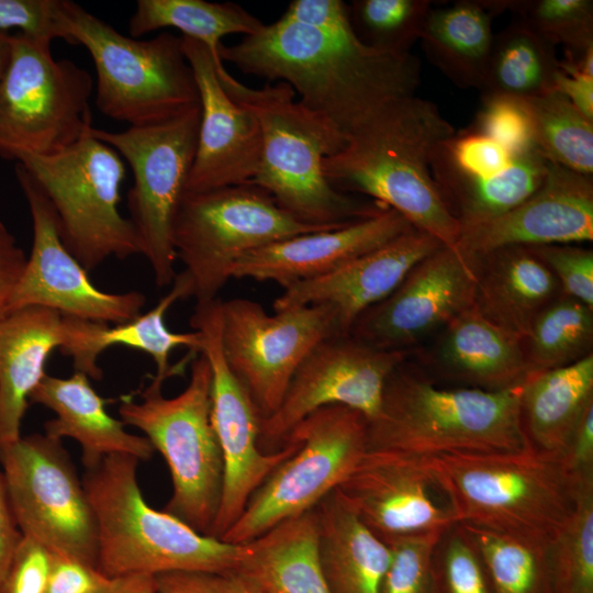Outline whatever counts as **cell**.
Listing matches in <instances>:
<instances>
[{"label":"cell","mask_w":593,"mask_h":593,"mask_svg":"<svg viewBox=\"0 0 593 593\" xmlns=\"http://www.w3.org/2000/svg\"><path fill=\"white\" fill-rule=\"evenodd\" d=\"M429 0H355L348 5L357 37L366 45L391 53H410L419 40Z\"/></svg>","instance_id":"b9f144b4"},{"label":"cell","mask_w":593,"mask_h":593,"mask_svg":"<svg viewBox=\"0 0 593 593\" xmlns=\"http://www.w3.org/2000/svg\"><path fill=\"white\" fill-rule=\"evenodd\" d=\"M494 14L512 10L532 31L549 44L562 45L577 55L593 48L591 0L483 1Z\"/></svg>","instance_id":"60d3db41"},{"label":"cell","mask_w":593,"mask_h":593,"mask_svg":"<svg viewBox=\"0 0 593 593\" xmlns=\"http://www.w3.org/2000/svg\"><path fill=\"white\" fill-rule=\"evenodd\" d=\"M10 33L0 32V80L3 76L10 58Z\"/></svg>","instance_id":"94428289"},{"label":"cell","mask_w":593,"mask_h":593,"mask_svg":"<svg viewBox=\"0 0 593 593\" xmlns=\"http://www.w3.org/2000/svg\"><path fill=\"white\" fill-rule=\"evenodd\" d=\"M559 59L556 48L517 20L494 35L484 94L533 98L552 91Z\"/></svg>","instance_id":"d590c367"},{"label":"cell","mask_w":593,"mask_h":593,"mask_svg":"<svg viewBox=\"0 0 593 593\" xmlns=\"http://www.w3.org/2000/svg\"><path fill=\"white\" fill-rule=\"evenodd\" d=\"M552 91L570 101L583 115L593 121V75L572 60H559Z\"/></svg>","instance_id":"db71d44e"},{"label":"cell","mask_w":593,"mask_h":593,"mask_svg":"<svg viewBox=\"0 0 593 593\" xmlns=\"http://www.w3.org/2000/svg\"><path fill=\"white\" fill-rule=\"evenodd\" d=\"M221 304L219 298L198 302L190 317V326L201 334L198 354L208 359L212 371L211 419L223 460L222 494L211 533L217 539L238 521L268 475L300 446L288 439L272 454L260 449V415L223 357Z\"/></svg>","instance_id":"2e32d148"},{"label":"cell","mask_w":593,"mask_h":593,"mask_svg":"<svg viewBox=\"0 0 593 593\" xmlns=\"http://www.w3.org/2000/svg\"><path fill=\"white\" fill-rule=\"evenodd\" d=\"M171 284L170 290L149 311L114 326L65 316L68 339L60 350L71 358L75 371L100 380L102 370L98 366V357L109 347L121 345L150 356L157 367L154 378L164 382L175 373L169 367L172 350L184 346L198 354L201 345L198 331L176 333L166 325L168 310L177 301L192 298L190 281L182 271L177 273Z\"/></svg>","instance_id":"83f0119b"},{"label":"cell","mask_w":593,"mask_h":593,"mask_svg":"<svg viewBox=\"0 0 593 593\" xmlns=\"http://www.w3.org/2000/svg\"><path fill=\"white\" fill-rule=\"evenodd\" d=\"M432 362L447 378L486 391L515 388L528 376L521 340L489 322L474 306L440 331Z\"/></svg>","instance_id":"f1b7e54d"},{"label":"cell","mask_w":593,"mask_h":593,"mask_svg":"<svg viewBox=\"0 0 593 593\" xmlns=\"http://www.w3.org/2000/svg\"><path fill=\"white\" fill-rule=\"evenodd\" d=\"M14 160L45 194L63 244L88 272L110 257L141 254L134 227L119 208L124 160L90 130L59 153H22Z\"/></svg>","instance_id":"9c48e42d"},{"label":"cell","mask_w":593,"mask_h":593,"mask_svg":"<svg viewBox=\"0 0 593 593\" xmlns=\"http://www.w3.org/2000/svg\"><path fill=\"white\" fill-rule=\"evenodd\" d=\"M15 177L32 217L33 243L4 313L42 306L63 316L115 325L141 314L146 295L138 291L111 293L96 287L88 271L63 244L45 194L19 163Z\"/></svg>","instance_id":"ac0fdd59"},{"label":"cell","mask_w":593,"mask_h":593,"mask_svg":"<svg viewBox=\"0 0 593 593\" xmlns=\"http://www.w3.org/2000/svg\"><path fill=\"white\" fill-rule=\"evenodd\" d=\"M27 257L14 235L0 221V316L23 272Z\"/></svg>","instance_id":"11a10c76"},{"label":"cell","mask_w":593,"mask_h":593,"mask_svg":"<svg viewBox=\"0 0 593 593\" xmlns=\"http://www.w3.org/2000/svg\"><path fill=\"white\" fill-rule=\"evenodd\" d=\"M412 354L374 349L349 334L322 339L296 368L276 412L260 421V449H281L302 419L325 406H348L372 418L389 376Z\"/></svg>","instance_id":"e0dca14e"},{"label":"cell","mask_w":593,"mask_h":593,"mask_svg":"<svg viewBox=\"0 0 593 593\" xmlns=\"http://www.w3.org/2000/svg\"><path fill=\"white\" fill-rule=\"evenodd\" d=\"M548 160L538 152L515 156L486 179L433 177L461 228L500 216L528 199L542 183Z\"/></svg>","instance_id":"e575fe53"},{"label":"cell","mask_w":593,"mask_h":593,"mask_svg":"<svg viewBox=\"0 0 593 593\" xmlns=\"http://www.w3.org/2000/svg\"><path fill=\"white\" fill-rule=\"evenodd\" d=\"M552 593H593V481L577 485L572 511L548 545Z\"/></svg>","instance_id":"ab89813d"},{"label":"cell","mask_w":593,"mask_h":593,"mask_svg":"<svg viewBox=\"0 0 593 593\" xmlns=\"http://www.w3.org/2000/svg\"><path fill=\"white\" fill-rule=\"evenodd\" d=\"M119 578L65 553L54 552L46 593H108Z\"/></svg>","instance_id":"f907efd6"},{"label":"cell","mask_w":593,"mask_h":593,"mask_svg":"<svg viewBox=\"0 0 593 593\" xmlns=\"http://www.w3.org/2000/svg\"><path fill=\"white\" fill-rule=\"evenodd\" d=\"M473 131L501 144L513 157L538 152L533 121L525 99L484 94Z\"/></svg>","instance_id":"bcb514c9"},{"label":"cell","mask_w":593,"mask_h":593,"mask_svg":"<svg viewBox=\"0 0 593 593\" xmlns=\"http://www.w3.org/2000/svg\"><path fill=\"white\" fill-rule=\"evenodd\" d=\"M414 227L385 209L368 219L286 238L250 251L231 270L232 278L272 281L287 289L326 276Z\"/></svg>","instance_id":"603a6c76"},{"label":"cell","mask_w":593,"mask_h":593,"mask_svg":"<svg viewBox=\"0 0 593 593\" xmlns=\"http://www.w3.org/2000/svg\"><path fill=\"white\" fill-rule=\"evenodd\" d=\"M455 132L435 103L414 96L350 135L342 150L324 159L323 171L338 191L377 201L457 248L461 225L430 172L435 148Z\"/></svg>","instance_id":"7a4b0ae2"},{"label":"cell","mask_w":593,"mask_h":593,"mask_svg":"<svg viewBox=\"0 0 593 593\" xmlns=\"http://www.w3.org/2000/svg\"><path fill=\"white\" fill-rule=\"evenodd\" d=\"M181 38L200 99L197 150L186 191L250 183L261 157L259 124L226 92L208 48L195 40Z\"/></svg>","instance_id":"44dd1931"},{"label":"cell","mask_w":593,"mask_h":593,"mask_svg":"<svg viewBox=\"0 0 593 593\" xmlns=\"http://www.w3.org/2000/svg\"><path fill=\"white\" fill-rule=\"evenodd\" d=\"M22 536L0 470V589Z\"/></svg>","instance_id":"6f0895ef"},{"label":"cell","mask_w":593,"mask_h":593,"mask_svg":"<svg viewBox=\"0 0 593 593\" xmlns=\"http://www.w3.org/2000/svg\"><path fill=\"white\" fill-rule=\"evenodd\" d=\"M138 461L110 455L86 468L81 479L97 525V568L109 578L235 572L245 545L203 535L149 506L137 480Z\"/></svg>","instance_id":"5b68a950"},{"label":"cell","mask_w":593,"mask_h":593,"mask_svg":"<svg viewBox=\"0 0 593 593\" xmlns=\"http://www.w3.org/2000/svg\"><path fill=\"white\" fill-rule=\"evenodd\" d=\"M29 402L54 412L55 417L44 424V434L60 440L65 437L76 440L85 468L110 455H128L138 460H148L154 455L145 436L128 433L121 419L107 412V401L82 372L75 371L67 378L46 374Z\"/></svg>","instance_id":"4316f807"},{"label":"cell","mask_w":593,"mask_h":593,"mask_svg":"<svg viewBox=\"0 0 593 593\" xmlns=\"http://www.w3.org/2000/svg\"><path fill=\"white\" fill-rule=\"evenodd\" d=\"M441 246L433 236L413 228L326 276L283 289L273 301V311L328 304L342 333L349 334L363 311L388 296L417 262Z\"/></svg>","instance_id":"cb8c5ba5"},{"label":"cell","mask_w":593,"mask_h":593,"mask_svg":"<svg viewBox=\"0 0 593 593\" xmlns=\"http://www.w3.org/2000/svg\"><path fill=\"white\" fill-rule=\"evenodd\" d=\"M235 574L261 593H329L318 556L315 508L245 542Z\"/></svg>","instance_id":"4dcf8cb0"},{"label":"cell","mask_w":593,"mask_h":593,"mask_svg":"<svg viewBox=\"0 0 593 593\" xmlns=\"http://www.w3.org/2000/svg\"><path fill=\"white\" fill-rule=\"evenodd\" d=\"M156 581L152 575L119 578L108 593H155Z\"/></svg>","instance_id":"680465c9"},{"label":"cell","mask_w":593,"mask_h":593,"mask_svg":"<svg viewBox=\"0 0 593 593\" xmlns=\"http://www.w3.org/2000/svg\"><path fill=\"white\" fill-rule=\"evenodd\" d=\"M199 124L200 107L159 123L124 131L90 128V133L114 148L132 170L128 219L158 288L171 284L177 276L172 225L187 190Z\"/></svg>","instance_id":"4fadbf2b"},{"label":"cell","mask_w":593,"mask_h":593,"mask_svg":"<svg viewBox=\"0 0 593 593\" xmlns=\"http://www.w3.org/2000/svg\"><path fill=\"white\" fill-rule=\"evenodd\" d=\"M318 556L329 593H381L390 551L336 491L315 507Z\"/></svg>","instance_id":"1f68e13d"},{"label":"cell","mask_w":593,"mask_h":593,"mask_svg":"<svg viewBox=\"0 0 593 593\" xmlns=\"http://www.w3.org/2000/svg\"><path fill=\"white\" fill-rule=\"evenodd\" d=\"M10 45L0 80V156L59 153L92 127V77L70 59H55L49 40L14 33Z\"/></svg>","instance_id":"8fae6325"},{"label":"cell","mask_w":593,"mask_h":593,"mask_svg":"<svg viewBox=\"0 0 593 593\" xmlns=\"http://www.w3.org/2000/svg\"><path fill=\"white\" fill-rule=\"evenodd\" d=\"M52 558L45 545L22 536L0 593H46Z\"/></svg>","instance_id":"681fc988"},{"label":"cell","mask_w":593,"mask_h":593,"mask_svg":"<svg viewBox=\"0 0 593 593\" xmlns=\"http://www.w3.org/2000/svg\"><path fill=\"white\" fill-rule=\"evenodd\" d=\"M220 80L260 127V164L250 184L268 192L282 210L305 224L339 227L389 209L338 191L328 182L324 159L342 150L347 138L327 119L296 100L288 83L278 81L256 89L231 74Z\"/></svg>","instance_id":"3957f363"},{"label":"cell","mask_w":593,"mask_h":593,"mask_svg":"<svg viewBox=\"0 0 593 593\" xmlns=\"http://www.w3.org/2000/svg\"><path fill=\"white\" fill-rule=\"evenodd\" d=\"M264 23L233 2L204 0H137L128 21V33L138 38L160 29L172 27L202 43L211 54L217 75L230 72L220 57L222 38L230 34L251 35Z\"/></svg>","instance_id":"836d02e7"},{"label":"cell","mask_w":593,"mask_h":593,"mask_svg":"<svg viewBox=\"0 0 593 593\" xmlns=\"http://www.w3.org/2000/svg\"><path fill=\"white\" fill-rule=\"evenodd\" d=\"M63 24L70 44L82 45L96 69V104L128 127L146 126L200 107L182 38L161 32L126 36L76 2L65 0Z\"/></svg>","instance_id":"52a82bcc"},{"label":"cell","mask_w":593,"mask_h":593,"mask_svg":"<svg viewBox=\"0 0 593 593\" xmlns=\"http://www.w3.org/2000/svg\"><path fill=\"white\" fill-rule=\"evenodd\" d=\"M592 240V177L548 161L542 183L528 199L500 216L462 227L457 249L478 256L506 246Z\"/></svg>","instance_id":"7402d4cb"},{"label":"cell","mask_w":593,"mask_h":593,"mask_svg":"<svg viewBox=\"0 0 593 593\" xmlns=\"http://www.w3.org/2000/svg\"><path fill=\"white\" fill-rule=\"evenodd\" d=\"M458 525L480 557L491 593H552L548 556L550 540L469 524Z\"/></svg>","instance_id":"8d00e7d4"},{"label":"cell","mask_w":593,"mask_h":593,"mask_svg":"<svg viewBox=\"0 0 593 593\" xmlns=\"http://www.w3.org/2000/svg\"><path fill=\"white\" fill-rule=\"evenodd\" d=\"M483 1L463 0L430 9L419 41L427 59L460 88L481 90L494 34Z\"/></svg>","instance_id":"d6a6232c"},{"label":"cell","mask_w":593,"mask_h":593,"mask_svg":"<svg viewBox=\"0 0 593 593\" xmlns=\"http://www.w3.org/2000/svg\"><path fill=\"white\" fill-rule=\"evenodd\" d=\"M280 19L327 32L353 29L348 4L342 0H293Z\"/></svg>","instance_id":"816d5d0a"},{"label":"cell","mask_w":593,"mask_h":593,"mask_svg":"<svg viewBox=\"0 0 593 593\" xmlns=\"http://www.w3.org/2000/svg\"><path fill=\"white\" fill-rule=\"evenodd\" d=\"M221 60L242 72L288 83L299 101L348 139L394 103L415 96L418 59L363 44L354 29L321 31L278 19L232 46Z\"/></svg>","instance_id":"6da1fadb"},{"label":"cell","mask_w":593,"mask_h":593,"mask_svg":"<svg viewBox=\"0 0 593 593\" xmlns=\"http://www.w3.org/2000/svg\"><path fill=\"white\" fill-rule=\"evenodd\" d=\"M0 465L23 536L97 567V525L81 479L60 439L21 436L0 446Z\"/></svg>","instance_id":"5bb4252c"},{"label":"cell","mask_w":593,"mask_h":593,"mask_svg":"<svg viewBox=\"0 0 593 593\" xmlns=\"http://www.w3.org/2000/svg\"><path fill=\"white\" fill-rule=\"evenodd\" d=\"M345 226V225H344ZM342 227V226H339ZM334 226L302 223L261 188L245 183L186 191L172 225V244L195 302L217 299L246 254L293 236Z\"/></svg>","instance_id":"30bf717a"},{"label":"cell","mask_w":593,"mask_h":593,"mask_svg":"<svg viewBox=\"0 0 593 593\" xmlns=\"http://www.w3.org/2000/svg\"><path fill=\"white\" fill-rule=\"evenodd\" d=\"M66 317L42 306L0 316V446L15 441L33 390L47 374L46 362L67 343Z\"/></svg>","instance_id":"484cf974"},{"label":"cell","mask_w":593,"mask_h":593,"mask_svg":"<svg viewBox=\"0 0 593 593\" xmlns=\"http://www.w3.org/2000/svg\"><path fill=\"white\" fill-rule=\"evenodd\" d=\"M444 532L391 537L381 593H432V557Z\"/></svg>","instance_id":"f6af8a7d"},{"label":"cell","mask_w":593,"mask_h":593,"mask_svg":"<svg viewBox=\"0 0 593 593\" xmlns=\"http://www.w3.org/2000/svg\"><path fill=\"white\" fill-rule=\"evenodd\" d=\"M163 383L153 378L141 401L124 398L119 414L167 463L172 493L165 511L211 536L223 484L222 454L211 419V366L198 354L187 387L176 396H164Z\"/></svg>","instance_id":"ba28073f"},{"label":"cell","mask_w":593,"mask_h":593,"mask_svg":"<svg viewBox=\"0 0 593 593\" xmlns=\"http://www.w3.org/2000/svg\"><path fill=\"white\" fill-rule=\"evenodd\" d=\"M469 257L475 275L474 309L519 340L541 312L562 295L556 277L527 246H506Z\"/></svg>","instance_id":"d4e9b609"},{"label":"cell","mask_w":593,"mask_h":593,"mask_svg":"<svg viewBox=\"0 0 593 593\" xmlns=\"http://www.w3.org/2000/svg\"><path fill=\"white\" fill-rule=\"evenodd\" d=\"M220 575L175 571L155 577V593H220Z\"/></svg>","instance_id":"9f6ffc18"},{"label":"cell","mask_w":593,"mask_h":593,"mask_svg":"<svg viewBox=\"0 0 593 593\" xmlns=\"http://www.w3.org/2000/svg\"><path fill=\"white\" fill-rule=\"evenodd\" d=\"M593 405V355L570 366L528 374L518 415L525 445L561 457L585 411Z\"/></svg>","instance_id":"f546056e"},{"label":"cell","mask_w":593,"mask_h":593,"mask_svg":"<svg viewBox=\"0 0 593 593\" xmlns=\"http://www.w3.org/2000/svg\"><path fill=\"white\" fill-rule=\"evenodd\" d=\"M367 434V417L348 406L329 405L307 415L286 439L298 440L299 448L255 491L221 540L242 545L314 510L368 451Z\"/></svg>","instance_id":"7c38bea8"},{"label":"cell","mask_w":593,"mask_h":593,"mask_svg":"<svg viewBox=\"0 0 593 593\" xmlns=\"http://www.w3.org/2000/svg\"><path fill=\"white\" fill-rule=\"evenodd\" d=\"M552 272L562 294L593 309V251L570 244L527 246Z\"/></svg>","instance_id":"7dc6e473"},{"label":"cell","mask_w":593,"mask_h":593,"mask_svg":"<svg viewBox=\"0 0 593 593\" xmlns=\"http://www.w3.org/2000/svg\"><path fill=\"white\" fill-rule=\"evenodd\" d=\"M220 593H261L255 585L235 573L220 575Z\"/></svg>","instance_id":"91938a15"},{"label":"cell","mask_w":593,"mask_h":593,"mask_svg":"<svg viewBox=\"0 0 593 593\" xmlns=\"http://www.w3.org/2000/svg\"><path fill=\"white\" fill-rule=\"evenodd\" d=\"M475 275L471 258L441 246L417 262L382 301L363 311L349 335L384 351H413L473 306Z\"/></svg>","instance_id":"d6986e66"},{"label":"cell","mask_w":593,"mask_h":593,"mask_svg":"<svg viewBox=\"0 0 593 593\" xmlns=\"http://www.w3.org/2000/svg\"><path fill=\"white\" fill-rule=\"evenodd\" d=\"M528 374L570 366L593 355V309L560 295L521 340Z\"/></svg>","instance_id":"74e56055"},{"label":"cell","mask_w":593,"mask_h":593,"mask_svg":"<svg viewBox=\"0 0 593 593\" xmlns=\"http://www.w3.org/2000/svg\"><path fill=\"white\" fill-rule=\"evenodd\" d=\"M560 460L573 483L593 481V405L585 411Z\"/></svg>","instance_id":"f5cc1de1"},{"label":"cell","mask_w":593,"mask_h":593,"mask_svg":"<svg viewBox=\"0 0 593 593\" xmlns=\"http://www.w3.org/2000/svg\"><path fill=\"white\" fill-rule=\"evenodd\" d=\"M513 156L489 136L468 128L441 142L430 158L433 177L486 179L504 170Z\"/></svg>","instance_id":"7bdbcfd3"},{"label":"cell","mask_w":593,"mask_h":593,"mask_svg":"<svg viewBox=\"0 0 593 593\" xmlns=\"http://www.w3.org/2000/svg\"><path fill=\"white\" fill-rule=\"evenodd\" d=\"M538 153L578 174L593 175V121L556 91L525 99Z\"/></svg>","instance_id":"f35d334b"},{"label":"cell","mask_w":593,"mask_h":593,"mask_svg":"<svg viewBox=\"0 0 593 593\" xmlns=\"http://www.w3.org/2000/svg\"><path fill=\"white\" fill-rule=\"evenodd\" d=\"M65 0H0V32L70 44L63 24Z\"/></svg>","instance_id":"c3c4849f"},{"label":"cell","mask_w":593,"mask_h":593,"mask_svg":"<svg viewBox=\"0 0 593 593\" xmlns=\"http://www.w3.org/2000/svg\"><path fill=\"white\" fill-rule=\"evenodd\" d=\"M223 357L261 421L279 407L299 365L322 339L343 334L328 304L269 314L250 299L222 301Z\"/></svg>","instance_id":"9a60e30c"},{"label":"cell","mask_w":593,"mask_h":593,"mask_svg":"<svg viewBox=\"0 0 593 593\" xmlns=\"http://www.w3.org/2000/svg\"><path fill=\"white\" fill-rule=\"evenodd\" d=\"M433 488L423 459L368 450L335 491L374 535L385 540L441 533L456 524L449 507L432 496Z\"/></svg>","instance_id":"ffe728a7"},{"label":"cell","mask_w":593,"mask_h":593,"mask_svg":"<svg viewBox=\"0 0 593 593\" xmlns=\"http://www.w3.org/2000/svg\"><path fill=\"white\" fill-rule=\"evenodd\" d=\"M407 359L389 376L379 411L368 419V450L433 459L526 447L518 415L522 384L500 391L445 389Z\"/></svg>","instance_id":"277c9868"},{"label":"cell","mask_w":593,"mask_h":593,"mask_svg":"<svg viewBox=\"0 0 593 593\" xmlns=\"http://www.w3.org/2000/svg\"><path fill=\"white\" fill-rule=\"evenodd\" d=\"M432 593H491L480 557L458 524L445 530L435 546Z\"/></svg>","instance_id":"ee69618b"},{"label":"cell","mask_w":593,"mask_h":593,"mask_svg":"<svg viewBox=\"0 0 593 593\" xmlns=\"http://www.w3.org/2000/svg\"><path fill=\"white\" fill-rule=\"evenodd\" d=\"M423 460L458 524L550 540L574 504L561 460L527 446Z\"/></svg>","instance_id":"8992f818"}]
</instances>
